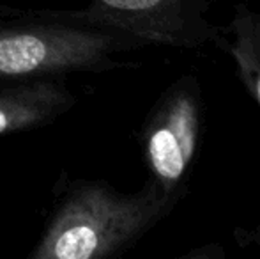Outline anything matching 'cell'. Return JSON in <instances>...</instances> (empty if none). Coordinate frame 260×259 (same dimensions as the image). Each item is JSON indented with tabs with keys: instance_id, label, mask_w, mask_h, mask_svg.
Returning a JSON list of instances; mask_svg holds the SVG:
<instances>
[{
	"instance_id": "1",
	"label": "cell",
	"mask_w": 260,
	"mask_h": 259,
	"mask_svg": "<svg viewBox=\"0 0 260 259\" xmlns=\"http://www.w3.org/2000/svg\"><path fill=\"white\" fill-rule=\"evenodd\" d=\"M170 194L147 178L124 194L105 181H73L57 200L30 259H103L124 252L175 210Z\"/></svg>"
},
{
	"instance_id": "2",
	"label": "cell",
	"mask_w": 260,
	"mask_h": 259,
	"mask_svg": "<svg viewBox=\"0 0 260 259\" xmlns=\"http://www.w3.org/2000/svg\"><path fill=\"white\" fill-rule=\"evenodd\" d=\"M122 32L75 23L38 11L18 20H0V78H57L76 71L120 68L117 55L144 48Z\"/></svg>"
},
{
	"instance_id": "3",
	"label": "cell",
	"mask_w": 260,
	"mask_h": 259,
	"mask_svg": "<svg viewBox=\"0 0 260 259\" xmlns=\"http://www.w3.org/2000/svg\"><path fill=\"white\" fill-rule=\"evenodd\" d=\"M202 89L191 73L170 83L145 118L140 144L149 180L170 194H188L186 180L199 151Z\"/></svg>"
},
{
	"instance_id": "4",
	"label": "cell",
	"mask_w": 260,
	"mask_h": 259,
	"mask_svg": "<svg viewBox=\"0 0 260 259\" xmlns=\"http://www.w3.org/2000/svg\"><path fill=\"white\" fill-rule=\"evenodd\" d=\"M75 107L57 78H0V135L46 126Z\"/></svg>"
},
{
	"instance_id": "5",
	"label": "cell",
	"mask_w": 260,
	"mask_h": 259,
	"mask_svg": "<svg viewBox=\"0 0 260 259\" xmlns=\"http://www.w3.org/2000/svg\"><path fill=\"white\" fill-rule=\"evenodd\" d=\"M214 45L230 57L239 82L260 108V11L237 4Z\"/></svg>"
},
{
	"instance_id": "6",
	"label": "cell",
	"mask_w": 260,
	"mask_h": 259,
	"mask_svg": "<svg viewBox=\"0 0 260 259\" xmlns=\"http://www.w3.org/2000/svg\"><path fill=\"white\" fill-rule=\"evenodd\" d=\"M234 238L237 240L241 247H253L257 250V256L260 257V222L255 225L253 229H243V227H236L234 229Z\"/></svg>"
},
{
	"instance_id": "7",
	"label": "cell",
	"mask_w": 260,
	"mask_h": 259,
	"mask_svg": "<svg viewBox=\"0 0 260 259\" xmlns=\"http://www.w3.org/2000/svg\"><path fill=\"white\" fill-rule=\"evenodd\" d=\"M219 257H225V250H223V247H219L218 243L200 245L182 256V259H219Z\"/></svg>"
}]
</instances>
